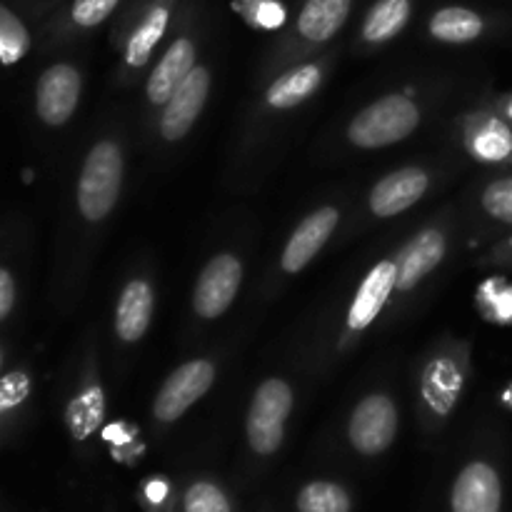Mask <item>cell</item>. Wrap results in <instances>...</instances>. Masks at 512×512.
Returning a JSON list of instances; mask_svg holds the SVG:
<instances>
[{
  "label": "cell",
  "mask_w": 512,
  "mask_h": 512,
  "mask_svg": "<svg viewBox=\"0 0 512 512\" xmlns=\"http://www.w3.org/2000/svg\"><path fill=\"white\" fill-rule=\"evenodd\" d=\"M123 180V155L110 140L95 145L78 183V208L88 220H103L115 208Z\"/></svg>",
  "instance_id": "obj_1"
},
{
  "label": "cell",
  "mask_w": 512,
  "mask_h": 512,
  "mask_svg": "<svg viewBox=\"0 0 512 512\" xmlns=\"http://www.w3.org/2000/svg\"><path fill=\"white\" fill-rule=\"evenodd\" d=\"M420 123V110L405 95H388L368 105L350 123V140L360 148H385L408 138Z\"/></svg>",
  "instance_id": "obj_2"
},
{
  "label": "cell",
  "mask_w": 512,
  "mask_h": 512,
  "mask_svg": "<svg viewBox=\"0 0 512 512\" xmlns=\"http://www.w3.org/2000/svg\"><path fill=\"white\" fill-rule=\"evenodd\" d=\"M293 408V393L283 380H265L248 413V440L258 455H273L283 443L285 420Z\"/></svg>",
  "instance_id": "obj_3"
},
{
  "label": "cell",
  "mask_w": 512,
  "mask_h": 512,
  "mask_svg": "<svg viewBox=\"0 0 512 512\" xmlns=\"http://www.w3.org/2000/svg\"><path fill=\"white\" fill-rule=\"evenodd\" d=\"M398 435V410L388 395H368L350 418V443L363 455H380Z\"/></svg>",
  "instance_id": "obj_4"
},
{
  "label": "cell",
  "mask_w": 512,
  "mask_h": 512,
  "mask_svg": "<svg viewBox=\"0 0 512 512\" xmlns=\"http://www.w3.org/2000/svg\"><path fill=\"white\" fill-rule=\"evenodd\" d=\"M213 380L215 368L208 360H193V363L180 365V368L165 380V385L160 388V395L155 398V418L163 420V423L178 420L190 405H195L205 393H208Z\"/></svg>",
  "instance_id": "obj_5"
},
{
  "label": "cell",
  "mask_w": 512,
  "mask_h": 512,
  "mask_svg": "<svg viewBox=\"0 0 512 512\" xmlns=\"http://www.w3.org/2000/svg\"><path fill=\"white\" fill-rule=\"evenodd\" d=\"M243 280V265L235 255L220 253L205 265L200 273L198 285H195V313L200 318H218L233 303L235 293Z\"/></svg>",
  "instance_id": "obj_6"
},
{
  "label": "cell",
  "mask_w": 512,
  "mask_h": 512,
  "mask_svg": "<svg viewBox=\"0 0 512 512\" xmlns=\"http://www.w3.org/2000/svg\"><path fill=\"white\" fill-rule=\"evenodd\" d=\"M453 512H500L503 510V480L488 463H470L455 478L450 495Z\"/></svg>",
  "instance_id": "obj_7"
},
{
  "label": "cell",
  "mask_w": 512,
  "mask_h": 512,
  "mask_svg": "<svg viewBox=\"0 0 512 512\" xmlns=\"http://www.w3.org/2000/svg\"><path fill=\"white\" fill-rule=\"evenodd\" d=\"M80 73L73 65H53L40 75L38 83V115L48 125L68 123L78 108Z\"/></svg>",
  "instance_id": "obj_8"
},
{
  "label": "cell",
  "mask_w": 512,
  "mask_h": 512,
  "mask_svg": "<svg viewBox=\"0 0 512 512\" xmlns=\"http://www.w3.org/2000/svg\"><path fill=\"white\" fill-rule=\"evenodd\" d=\"M210 90V73L205 68H195L165 103L163 118H160V133L168 140H180L193 128L195 118L203 110L205 98Z\"/></svg>",
  "instance_id": "obj_9"
},
{
  "label": "cell",
  "mask_w": 512,
  "mask_h": 512,
  "mask_svg": "<svg viewBox=\"0 0 512 512\" xmlns=\"http://www.w3.org/2000/svg\"><path fill=\"white\" fill-rule=\"evenodd\" d=\"M428 190V175L418 168H405L380 180L370 195V208L380 218H393L418 203Z\"/></svg>",
  "instance_id": "obj_10"
},
{
  "label": "cell",
  "mask_w": 512,
  "mask_h": 512,
  "mask_svg": "<svg viewBox=\"0 0 512 512\" xmlns=\"http://www.w3.org/2000/svg\"><path fill=\"white\" fill-rule=\"evenodd\" d=\"M338 220L340 215L335 208H323L310 215V218H305L300 223V228L293 233V238H290L288 248L283 253L285 273H300L318 255V250L328 243Z\"/></svg>",
  "instance_id": "obj_11"
},
{
  "label": "cell",
  "mask_w": 512,
  "mask_h": 512,
  "mask_svg": "<svg viewBox=\"0 0 512 512\" xmlns=\"http://www.w3.org/2000/svg\"><path fill=\"white\" fill-rule=\"evenodd\" d=\"M395 283H398V263H393V260H383L370 270V275L363 280L358 295H355L353 308H350V330L368 328L378 318L383 305L388 303L390 293L395 290Z\"/></svg>",
  "instance_id": "obj_12"
},
{
  "label": "cell",
  "mask_w": 512,
  "mask_h": 512,
  "mask_svg": "<svg viewBox=\"0 0 512 512\" xmlns=\"http://www.w3.org/2000/svg\"><path fill=\"white\" fill-rule=\"evenodd\" d=\"M195 63V45L193 40L178 38L165 55L160 58V63L155 65L153 75H150L148 83V98L155 105H165L173 98L175 90L185 83L190 73H193Z\"/></svg>",
  "instance_id": "obj_13"
},
{
  "label": "cell",
  "mask_w": 512,
  "mask_h": 512,
  "mask_svg": "<svg viewBox=\"0 0 512 512\" xmlns=\"http://www.w3.org/2000/svg\"><path fill=\"white\" fill-rule=\"evenodd\" d=\"M445 255V238L438 230H425L418 238L410 240L398 255V290H410L443 260Z\"/></svg>",
  "instance_id": "obj_14"
},
{
  "label": "cell",
  "mask_w": 512,
  "mask_h": 512,
  "mask_svg": "<svg viewBox=\"0 0 512 512\" xmlns=\"http://www.w3.org/2000/svg\"><path fill=\"white\" fill-rule=\"evenodd\" d=\"M150 318H153V290L145 280H130L120 293L118 313H115V330L120 340L135 343L143 338Z\"/></svg>",
  "instance_id": "obj_15"
},
{
  "label": "cell",
  "mask_w": 512,
  "mask_h": 512,
  "mask_svg": "<svg viewBox=\"0 0 512 512\" xmlns=\"http://www.w3.org/2000/svg\"><path fill=\"white\" fill-rule=\"evenodd\" d=\"M350 8L353 0H305L295 28L310 43H325L343 28Z\"/></svg>",
  "instance_id": "obj_16"
},
{
  "label": "cell",
  "mask_w": 512,
  "mask_h": 512,
  "mask_svg": "<svg viewBox=\"0 0 512 512\" xmlns=\"http://www.w3.org/2000/svg\"><path fill=\"white\" fill-rule=\"evenodd\" d=\"M463 390V375L458 365L448 358H438L425 368L423 373V395L425 403L438 415H448L458 403V395Z\"/></svg>",
  "instance_id": "obj_17"
},
{
  "label": "cell",
  "mask_w": 512,
  "mask_h": 512,
  "mask_svg": "<svg viewBox=\"0 0 512 512\" xmlns=\"http://www.w3.org/2000/svg\"><path fill=\"white\" fill-rule=\"evenodd\" d=\"M483 30V15L470 8H460V5L440 8L430 18V33L438 40H445V43H470V40L480 38Z\"/></svg>",
  "instance_id": "obj_18"
},
{
  "label": "cell",
  "mask_w": 512,
  "mask_h": 512,
  "mask_svg": "<svg viewBox=\"0 0 512 512\" xmlns=\"http://www.w3.org/2000/svg\"><path fill=\"white\" fill-rule=\"evenodd\" d=\"M170 23V8L165 0L150 5L148 13L143 15V20L138 23V28L133 30L128 40V50H125V58L130 65H143L150 58L155 45L160 43V38L165 35V28Z\"/></svg>",
  "instance_id": "obj_19"
},
{
  "label": "cell",
  "mask_w": 512,
  "mask_h": 512,
  "mask_svg": "<svg viewBox=\"0 0 512 512\" xmlns=\"http://www.w3.org/2000/svg\"><path fill=\"white\" fill-rule=\"evenodd\" d=\"M410 10H413L410 0H378L363 23V38L370 43L395 38L408 25Z\"/></svg>",
  "instance_id": "obj_20"
},
{
  "label": "cell",
  "mask_w": 512,
  "mask_h": 512,
  "mask_svg": "<svg viewBox=\"0 0 512 512\" xmlns=\"http://www.w3.org/2000/svg\"><path fill=\"white\" fill-rule=\"evenodd\" d=\"M320 68L318 65H303L298 70H290L280 80H275L273 88L268 90V103L273 108H293V105L303 103L308 95L315 93L320 85Z\"/></svg>",
  "instance_id": "obj_21"
},
{
  "label": "cell",
  "mask_w": 512,
  "mask_h": 512,
  "mask_svg": "<svg viewBox=\"0 0 512 512\" xmlns=\"http://www.w3.org/2000/svg\"><path fill=\"white\" fill-rule=\"evenodd\" d=\"M105 398L100 388H88L68 405V428L75 440H88L103 423Z\"/></svg>",
  "instance_id": "obj_22"
},
{
  "label": "cell",
  "mask_w": 512,
  "mask_h": 512,
  "mask_svg": "<svg viewBox=\"0 0 512 512\" xmlns=\"http://www.w3.org/2000/svg\"><path fill=\"white\" fill-rule=\"evenodd\" d=\"M350 508V495L340 485L325 480L305 485L298 493V512H350Z\"/></svg>",
  "instance_id": "obj_23"
},
{
  "label": "cell",
  "mask_w": 512,
  "mask_h": 512,
  "mask_svg": "<svg viewBox=\"0 0 512 512\" xmlns=\"http://www.w3.org/2000/svg\"><path fill=\"white\" fill-rule=\"evenodd\" d=\"M30 35L18 15L10 8H0V60L5 65H13L28 53Z\"/></svg>",
  "instance_id": "obj_24"
},
{
  "label": "cell",
  "mask_w": 512,
  "mask_h": 512,
  "mask_svg": "<svg viewBox=\"0 0 512 512\" xmlns=\"http://www.w3.org/2000/svg\"><path fill=\"white\" fill-rule=\"evenodd\" d=\"M473 150L483 160H505L512 155V133L500 120H488L478 133L473 135Z\"/></svg>",
  "instance_id": "obj_25"
},
{
  "label": "cell",
  "mask_w": 512,
  "mask_h": 512,
  "mask_svg": "<svg viewBox=\"0 0 512 512\" xmlns=\"http://www.w3.org/2000/svg\"><path fill=\"white\" fill-rule=\"evenodd\" d=\"M183 510L185 512H233L228 495L213 483L190 485V488L185 490Z\"/></svg>",
  "instance_id": "obj_26"
},
{
  "label": "cell",
  "mask_w": 512,
  "mask_h": 512,
  "mask_svg": "<svg viewBox=\"0 0 512 512\" xmlns=\"http://www.w3.org/2000/svg\"><path fill=\"white\" fill-rule=\"evenodd\" d=\"M483 208L500 223L512 225V178H500L483 193Z\"/></svg>",
  "instance_id": "obj_27"
},
{
  "label": "cell",
  "mask_w": 512,
  "mask_h": 512,
  "mask_svg": "<svg viewBox=\"0 0 512 512\" xmlns=\"http://www.w3.org/2000/svg\"><path fill=\"white\" fill-rule=\"evenodd\" d=\"M118 3L120 0H73V5H70V20L78 28H95V25L103 23L118 8Z\"/></svg>",
  "instance_id": "obj_28"
},
{
  "label": "cell",
  "mask_w": 512,
  "mask_h": 512,
  "mask_svg": "<svg viewBox=\"0 0 512 512\" xmlns=\"http://www.w3.org/2000/svg\"><path fill=\"white\" fill-rule=\"evenodd\" d=\"M25 395H28V378L23 373L5 375L3 385H0V408H15L18 403H23Z\"/></svg>",
  "instance_id": "obj_29"
},
{
  "label": "cell",
  "mask_w": 512,
  "mask_h": 512,
  "mask_svg": "<svg viewBox=\"0 0 512 512\" xmlns=\"http://www.w3.org/2000/svg\"><path fill=\"white\" fill-rule=\"evenodd\" d=\"M255 20H258L263 28H278L285 20V10L278 0H263V3L255 8Z\"/></svg>",
  "instance_id": "obj_30"
},
{
  "label": "cell",
  "mask_w": 512,
  "mask_h": 512,
  "mask_svg": "<svg viewBox=\"0 0 512 512\" xmlns=\"http://www.w3.org/2000/svg\"><path fill=\"white\" fill-rule=\"evenodd\" d=\"M13 300H15L13 278H10L8 270H3V273H0V318H8L10 308H13Z\"/></svg>",
  "instance_id": "obj_31"
},
{
  "label": "cell",
  "mask_w": 512,
  "mask_h": 512,
  "mask_svg": "<svg viewBox=\"0 0 512 512\" xmlns=\"http://www.w3.org/2000/svg\"><path fill=\"white\" fill-rule=\"evenodd\" d=\"M493 300H495V313H498V318L510 320L512 318V290L505 288L503 293L493 295Z\"/></svg>",
  "instance_id": "obj_32"
},
{
  "label": "cell",
  "mask_w": 512,
  "mask_h": 512,
  "mask_svg": "<svg viewBox=\"0 0 512 512\" xmlns=\"http://www.w3.org/2000/svg\"><path fill=\"white\" fill-rule=\"evenodd\" d=\"M165 493H168V485L160 483V480H153V483H148V488H145V495H148L150 503H163Z\"/></svg>",
  "instance_id": "obj_33"
},
{
  "label": "cell",
  "mask_w": 512,
  "mask_h": 512,
  "mask_svg": "<svg viewBox=\"0 0 512 512\" xmlns=\"http://www.w3.org/2000/svg\"><path fill=\"white\" fill-rule=\"evenodd\" d=\"M510 118H512V103H510Z\"/></svg>",
  "instance_id": "obj_34"
},
{
  "label": "cell",
  "mask_w": 512,
  "mask_h": 512,
  "mask_svg": "<svg viewBox=\"0 0 512 512\" xmlns=\"http://www.w3.org/2000/svg\"><path fill=\"white\" fill-rule=\"evenodd\" d=\"M508 245H510V250H512V238H510V243H508Z\"/></svg>",
  "instance_id": "obj_35"
}]
</instances>
